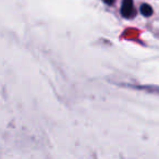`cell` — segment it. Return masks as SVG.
<instances>
[{
  "mask_svg": "<svg viewBox=\"0 0 159 159\" xmlns=\"http://www.w3.org/2000/svg\"><path fill=\"white\" fill-rule=\"evenodd\" d=\"M104 1L107 3V5H112L113 1H115V0H104Z\"/></svg>",
  "mask_w": 159,
  "mask_h": 159,
  "instance_id": "3",
  "label": "cell"
},
{
  "mask_svg": "<svg viewBox=\"0 0 159 159\" xmlns=\"http://www.w3.org/2000/svg\"><path fill=\"white\" fill-rule=\"evenodd\" d=\"M133 11L132 0H123V5L121 7V14L124 18H130Z\"/></svg>",
  "mask_w": 159,
  "mask_h": 159,
  "instance_id": "1",
  "label": "cell"
},
{
  "mask_svg": "<svg viewBox=\"0 0 159 159\" xmlns=\"http://www.w3.org/2000/svg\"><path fill=\"white\" fill-rule=\"evenodd\" d=\"M141 13L143 14L144 16H150L152 14V8L150 7L149 5H146V3H144V5L141 6Z\"/></svg>",
  "mask_w": 159,
  "mask_h": 159,
  "instance_id": "2",
  "label": "cell"
}]
</instances>
